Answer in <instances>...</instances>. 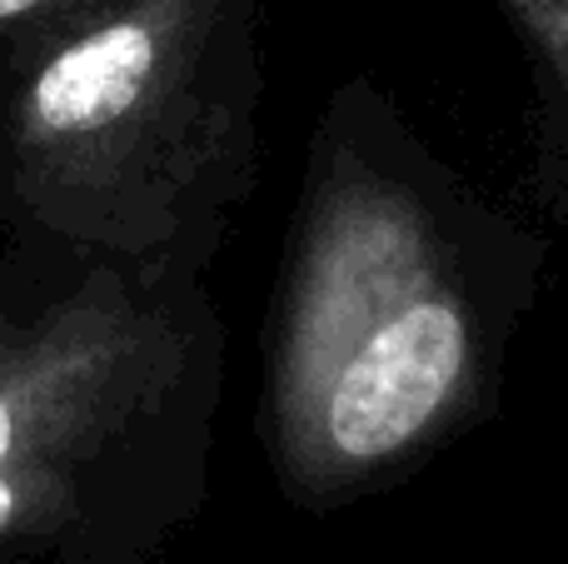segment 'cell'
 I'll return each mask as SVG.
<instances>
[{
	"label": "cell",
	"mask_w": 568,
	"mask_h": 564,
	"mask_svg": "<svg viewBox=\"0 0 568 564\" xmlns=\"http://www.w3.org/2000/svg\"><path fill=\"white\" fill-rule=\"evenodd\" d=\"M30 6H40V0H0V20H6V16H20V10H30Z\"/></svg>",
	"instance_id": "cell-5"
},
{
	"label": "cell",
	"mask_w": 568,
	"mask_h": 564,
	"mask_svg": "<svg viewBox=\"0 0 568 564\" xmlns=\"http://www.w3.org/2000/svg\"><path fill=\"white\" fill-rule=\"evenodd\" d=\"M165 60V36L155 16H120L70 40L60 56L40 66L26 95L30 140L80 145L120 130L150 95Z\"/></svg>",
	"instance_id": "cell-2"
},
{
	"label": "cell",
	"mask_w": 568,
	"mask_h": 564,
	"mask_svg": "<svg viewBox=\"0 0 568 564\" xmlns=\"http://www.w3.org/2000/svg\"><path fill=\"white\" fill-rule=\"evenodd\" d=\"M20 450V410H16V395L0 385V465Z\"/></svg>",
	"instance_id": "cell-4"
},
{
	"label": "cell",
	"mask_w": 568,
	"mask_h": 564,
	"mask_svg": "<svg viewBox=\"0 0 568 564\" xmlns=\"http://www.w3.org/2000/svg\"><path fill=\"white\" fill-rule=\"evenodd\" d=\"M354 285V270L344 260ZM364 330H320L304 335L300 390L310 395L320 440L339 460L369 465L414 445L449 405L469 365V325L444 290H374L359 295Z\"/></svg>",
	"instance_id": "cell-1"
},
{
	"label": "cell",
	"mask_w": 568,
	"mask_h": 564,
	"mask_svg": "<svg viewBox=\"0 0 568 564\" xmlns=\"http://www.w3.org/2000/svg\"><path fill=\"white\" fill-rule=\"evenodd\" d=\"M524 10H529L534 30L549 40L554 60H559V70L568 75V0H524Z\"/></svg>",
	"instance_id": "cell-3"
}]
</instances>
